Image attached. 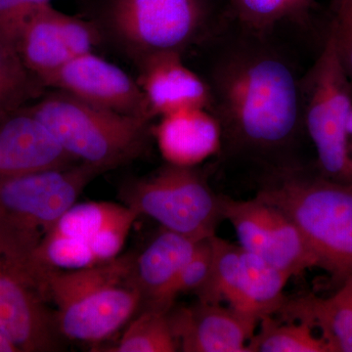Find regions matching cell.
I'll use <instances>...</instances> for the list:
<instances>
[{"label": "cell", "mask_w": 352, "mask_h": 352, "mask_svg": "<svg viewBox=\"0 0 352 352\" xmlns=\"http://www.w3.org/2000/svg\"><path fill=\"white\" fill-rule=\"evenodd\" d=\"M43 88L25 66L16 46L0 39V113L27 106L41 96Z\"/></svg>", "instance_id": "603a6c76"}, {"label": "cell", "mask_w": 352, "mask_h": 352, "mask_svg": "<svg viewBox=\"0 0 352 352\" xmlns=\"http://www.w3.org/2000/svg\"><path fill=\"white\" fill-rule=\"evenodd\" d=\"M208 83L222 146L268 157L295 140L302 122V83L282 57L239 48L220 60Z\"/></svg>", "instance_id": "6da1fadb"}, {"label": "cell", "mask_w": 352, "mask_h": 352, "mask_svg": "<svg viewBox=\"0 0 352 352\" xmlns=\"http://www.w3.org/2000/svg\"><path fill=\"white\" fill-rule=\"evenodd\" d=\"M136 66L138 82L153 119L186 108L210 110L212 94L208 83L185 65L182 53H159Z\"/></svg>", "instance_id": "2e32d148"}, {"label": "cell", "mask_w": 352, "mask_h": 352, "mask_svg": "<svg viewBox=\"0 0 352 352\" xmlns=\"http://www.w3.org/2000/svg\"><path fill=\"white\" fill-rule=\"evenodd\" d=\"M302 122L318 157L322 175L352 184L347 126L352 113V83L332 34L302 83Z\"/></svg>", "instance_id": "52a82bcc"}, {"label": "cell", "mask_w": 352, "mask_h": 352, "mask_svg": "<svg viewBox=\"0 0 352 352\" xmlns=\"http://www.w3.org/2000/svg\"><path fill=\"white\" fill-rule=\"evenodd\" d=\"M102 173L80 163L0 179V254L36 293L34 261L39 245Z\"/></svg>", "instance_id": "3957f363"}, {"label": "cell", "mask_w": 352, "mask_h": 352, "mask_svg": "<svg viewBox=\"0 0 352 352\" xmlns=\"http://www.w3.org/2000/svg\"><path fill=\"white\" fill-rule=\"evenodd\" d=\"M135 217L122 220L94 234L87 241L97 263H108L119 256Z\"/></svg>", "instance_id": "83f0119b"}, {"label": "cell", "mask_w": 352, "mask_h": 352, "mask_svg": "<svg viewBox=\"0 0 352 352\" xmlns=\"http://www.w3.org/2000/svg\"><path fill=\"white\" fill-rule=\"evenodd\" d=\"M178 351L183 352H249L258 319L220 303L199 300L168 311Z\"/></svg>", "instance_id": "5bb4252c"}, {"label": "cell", "mask_w": 352, "mask_h": 352, "mask_svg": "<svg viewBox=\"0 0 352 352\" xmlns=\"http://www.w3.org/2000/svg\"><path fill=\"white\" fill-rule=\"evenodd\" d=\"M258 332L249 344V352H330L321 337L305 322L282 324L265 316L258 322Z\"/></svg>", "instance_id": "44dd1931"}, {"label": "cell", "mask_w": 352, "mask_h": 352, "mask_svg": "<svg viewBox=\"0 0 352 352\" xmlns=\"http://www.w3.org/2000/svg\"><path fill=\"white\" fill-rule=\"evenodd\" d=\"M208 19V0H97L92 20L103 41L138 65L196 43Z\"/></svg>", "instance_id": "8992f818"}, {"label": "cell", "mask_w": 352, "mask_h": 352, "mask_svg": "<svg viewBox=\"0 0 352 352\" xmlns=\"http://www.w3.org/2000/svg\"><path fill=\"white\" fill-rule=\"evenodd\" d=\"M0 333L19 352L61 349L54 314L0 254Z\"/></svg>", "instance_id": "4fadbf2b"}, {"label": "cell", "mask_w": 352, "mask_h": 352, "mask_svg": "<svg viewBox=\"0 0 352 352\" xmlns=\"http://www.w3.org/2000/svg\"><path fill=\"white\" fill-rule=\"evenodd\" d=\"M41 85L113 112L153 120L138 80L94 51L72 60Z\"/></svg>", "instance_id": "8fae6325"}, {"label": "cell", "mask_w": 352, "mask_h": 352, "mask_svg": "<svg viewBox=\"0 0 352 352\" xmlns=\"http://www.w3.org/2000/svg\"><path fill=\"white\" fill-rule=\"evenodd\" d=\"M223 219L233 226L245 251L256 254L289 276L302 274L316 263L302 234L279 208L259 200L220 196Z\"/></svg>", "instance_id": "9c48e42d"}, {"label": "cell", "mask_w": 352, "mask_h": 352, "mask_svg": "<svg viewBox=\"0 0 352 352\" xmlns=\"http://www.w3.org/2000/svg\"><path fill=\"white\" fill-rule=\"evenodd\" d=\"M200 241L164 228L140 254H135L133 277L142 295V308L160 310L164 294Z\"/></svg>", "instance_id": "ac0fdd59"}, {"label": "cell", "mask_w": 352, "mask_h": 352, "mask_svg": "<svg viewBox=\"0 0 352 352\" xmlns=\"http://www.w3.org/2000/svg\"><path fill=\"white\" fill-rule=\"evenodd\" d=\"M314 0H230L238 18L252 31L261 32L279 22L302 15Z\"/></svg>", "instance_id": "cb8c5ba5"}, {"label": "cell", "mask_w": 352, "mask_h": 352, "mask_svg": "<svg viewBox=\"0 0 352 352\" xmlns=\"http://www.w3.org/2000/svg\"><path fill=\"white\" fill-rule=\"evenodd\" d=\"M177 342L171 331L168 312L143 308L131 322L110 352H175Z\"/></svg>", "instance_id": "7402d4cb"}, {"label": "cell", "mask_w": 352, "mask_h": 352, "mask_svg": "<svg viewBox=\"0 0 352 352\" xmlns=\"http://www.w3.org/2000/svg\"><path fill=\"white\" fill-rule=\"evenodd\" d=\"M333 19L331 34L352 83V0H331Z\"/></svg>", "instance_id": "4316f807"}, {"label": "cell", "mask_w": 352, "mask_h": 352, "mask_svg": "<svg viewBox=\"0 0 352 352\" xmlns=\"http://www.w3.org/2000/svg\"><path fill=\"white\" fill-rule=\"evenodd\" d=\"M278 314L319 330L330 352H352V275L327 298H286Z\"/></svg>", "instance_id": "d6986e66"}, {"label": "cell", "mask_w": 352, "mask_h": 352, "mask_svg": "<svg viewBox=\"0 0 352 352\" xmlns=\"http://www.w3.org/2000/svg\"><path fill=\"white\" fill-rule=\"evenodd\" d=\"M27 107L75 161L103 173L142 156L153 135L150 120L92 105L60 90Z\"/></svg>", "instance_id": "5b68a950"}, {"label": "cell", "mask_w": 352, "mask_h": 352, "mask_svg": "<svg viewBox=\"0 0 352 352\" xmlns=\"http://www.w3.org/2000/svg\"><path fill=\"white\" fill-rule=\"evenodd\" d=\"M76 164L27 106L0 113V179Z\"/></svg>", "instance_id": "9a60e30c"}, {"label": "cell", "mask_w": 352, "mask_h": 352, "mask_svg": "<svg viewBox=\"0 0 352 352\" xmlns=\"http://www.w3.org/2000/svg\"><path fill=\"white\" fill-rule=\"evenodd\" d=\"M0 352H19L17 347L14 346L7 338L0 333Z\"/></svg>", "instance_id": "f1b7e54d"}, {"label": "cell", "mask_w": 352, "mask_h": 352, "mask_svg": "<svg viewBox=\"0 0 352 352\" xmlns=\"http://www.w3.org/2000/svg\"><path fill=\"white\" fill-rule=\"evenodd\" d=\"M152 134L166 163L195 168L221 150L222 129L208 108H186L161 117Z\"/></svg>", "instance_id": "e0dca14e"}, {"label": "cell", "mask_w": 352, "mask_h": 352, "mask_svg": "<svg viewBox=\"0 0 352 352\" xmlns=\"http://www.w3.org/2000/svg\"><path fill=\"white\" fill-rule=\"evenodd\" d=\"M291 278L240 247L217 265L214 289L221 302L226 300L233 309L259 321L281 309L286 300L284 289Z\"/></svg>", "instance_id": "7c38bea8"}, {"label": "cell", "mask_w": 352, "mask_h": 352, "mask_svg": "<svg viewBox=\"0 0 352 352\" xmlns=\"http://www.w3.org/2000/svg\"><path fill=\"white\" fill-rule=\"evenodd\" d=\"M212 237L201 240L195 252L178 274L173 279L160 302L159 309L168 312L173 308V302L179 294L193 292L197 293L207 283L212 270Z\"/></svg>", "instance_id": "d4e9b609"}, {"label": "cell", "mask_w": 352, "mask_h": 352, "mask_svg": "<svg viewBox=\"0 0 352 352\" xmlns=\"http://www.w3.org/2000/svg\"><path fill=\"white\" fill-rule=\"evenodd\" d=\"M138 215L126 205L108 201L74 204L62 214L50 233L61 237L88 241L109 226Z\"/></svg>", "instance_id": "ffe728a7"}, {"label": "cell", "mask_w": 352, "mask_h": 352, "mask_svg": "<svg viewBox=\"0 0 352 352\" xmlns=\"http://www.w3.org/2000/svg\"><path fill=\"white\" fill-rule=\"evenodd\" d=\"M135 254H127L78 270H51L46 274L48 302H53L62 337L96 342L120 330L142 307L134 281Z\"/></svg>", "instance_id": "277c9868"}, {"label": "cell", "mask_w": 352, "mask_h": 352, "mask_svg": "<svg viewBox=\"0 0 352 352\" xmlns=\"http://www.w3.org/2000/svg\"><path fill=\"white\" fill-rule=\"evenodd\" d=\"M256 198L292 220L316 267L340 283L352 275V184L287 164L272 170Z\"/></svg>", "instance_id": "7a4b0ae2"}, {"label": "cell", "mask_w": 352, "mask_h": 352, "mask_svg": "<svg viewBox=\"0 0 352 352\" xmlns=\"http://www.w3.org/2000/svg\"><path fill=\"white\" fill-rule=\"evenodd\" d=\"M52 0H0V39L16 46L23 28L41 7Z\"/></svg>", "instance_id": "484cf974"}, {"label": "cell", "mask_w": 352, "mask_h": 352, "mask_svg": "<svg viewBox=\"0 0 352 352\" xmlns=\"http://www.w3.org/2000/svg\"><path fill=\"white\" fill-rule=\"evenodd\" d=\"M124 205L163 228L206 239L215 235L223 217L220 196L195 168L166 164L156 173L124 185Z\"/></svg>", "instance_id": "ba28073f"}, {"label": "cell", "mask_w": 352, "mask_h": 352, "mask_svg": "<svg viewBox=\"0 0 352 352\" xmlns=\"http://www.w3.org/2000/svg\"><path fill=\"white\" fill-rule=\"evenodd\" d=\"M103 41L92 20L41 7L25 23L16 48L21 59L39 82L75 58L92 52Z\"/></svg>", "instance_id": "30bf717a"}]
</instances>
